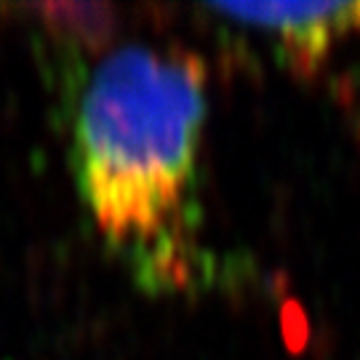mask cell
<instances>
[{"label": "cell", "instance_id": "6da1fadb", "mask_svg": "<svg viewBox=\"0 0 360 360\" xmlns=\"http://www.w3.org/2000/svg\"><path fill=\"white\" fill-rule=\"evenodd\" d=\"M203 123L206 67L176 46H117L77 99L72 166L80 198L104 240L150 285H176L190 272Z\"/></svg>", "mask_w": 360, "mask_h": 360}, {"label": "cell", "instance_id": "7a4b0ae2", "mask_svg": "<svg viewBox=\"0 0 360 360\" xmlns=\"http://www.w3.org/2000/svg\"><path fill=\"white\" fill-rule=\"evenodd\" d=\"M214 11L275 32L299 67H312L336 35L358 27V3H227Z\"/></svg>", "mask_w": 360, "mask_h": 360}, {"label": "cell", "instance_id": "3957f363", "mask_svg": "<svg viewBox=\"0 0 360 360\" xmlns=\"http://www.w3.org/2000/svg\"><path fill=\"white\" fill-rule=\"evenodd\" d=\"M358 27H360V3H358Z\"/></svg>", "mask_w": 360, "mask_h": 360}]
</instances>
